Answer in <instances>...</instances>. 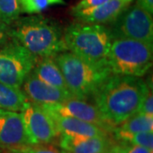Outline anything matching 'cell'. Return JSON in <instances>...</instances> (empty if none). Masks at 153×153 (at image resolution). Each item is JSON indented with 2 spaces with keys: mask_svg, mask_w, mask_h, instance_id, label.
Returning a JSON list of instances; mask_svg holds the SVG:
<instances>
[{
  "mask_svg": "<svg viewBox=\"0 0 153 153\" xmlns=\"http://www.w3.org/2000/svg\"><path fill=\"white\" fill-rule=\"evenodd\" d=\"M110 28L114 38H129L152 44V15L138 4L127 8Z\"/></svg>",
  "mask_w": 153,
  "mask_h": 153,
  "instance_id": "52a82bcc",
  "label": "cell"
},
{
  "mask_svg": "<svg viewBox=\"0 0 153 153\" xmlns=\"http://www.w3.org/2000/svg\"><path fill=\"white\" fill-rule=\"evenodd\" d=\"M27 144L21 112L0 109V148L10 150Z\"/></svg>",
  "mask_w": 153,
  "mask_h": 153,
  "instance_id": "8fae6325",
  "label": "cell"
},
{
  "mask_svg": "<svg viewBox=\"0 0 153 153\" xmlns=\"http://www.w3.org/2000/svg\"><path fill=\"white\" fill-rule=\"evenodd\" d=\"M55 60L64 76L67 89L76 99H92L100 86L112 75L106 60L90 62L69 51L60 53Z\"/></svg>",
  "mask_w": 153,
  "mask_h": 153,
  "instance_id": "3957f363",
  "label": "cell"
},
{
  "mask_svg": "<svg viewBox=\"0 0 153 153\" xmlns=\"http://www.w3.org/2000/svg\"><path fill=\"white\" fill-rule=\"evenodd\" d=\"M107 1H109V0H81L76 4V5H74L71 8V11L82 10L93 8L95 6L100 5Z\"/></svg>",
  "mask_w": 153,
  "mask_h": 153,
  "instance_id": "cb8c5ba5",
  "label": "cell"
},
{
  "mask_svg": "<svg viewBox=\"0 0 153 153\" xmlns=\"http://www.w3.org/2000/svg\"><path fill=\"white\" fill-rule=\"evenodd\" d=\"M116 128L122 132L131 134L152 132L153 116L137 112L120 125L116 127Z\"/></svg>",
  "mask_w": 153,
  "mask_h": 153,
  "instance_id": "e0dca14e",
  "label": "cell"
},
{
  "mask_svg": "<svg viewBox=\"0 0 153 153\" xmlns=\"http://www.w3.org/2000/svg\"><path fill=\"white\" fill-rule=\"evenodd\" d=\"M111 135L113 136V140L117 143H128L131 145L140 146L153 151V133L143 132V133H126L122 132L115 128Z\"/></svg>",
  "mask_w": 153,
  "mask_h": 153,
  "instance_id": "ac0fdd59",
  "label": "cell"
},
{
  "mask_svg": "<svg viewBox=\"0 0 153 153\" xmlns=\"http://www.w3.org/2000/svg\"><path fill=\"white\" fill-rule=\"evenodd\" d=\"M10 39L9 33V27L0 21V46L6 44Z\"/></svg>",
  "mask_w": 153,
  "mask_h": 153,
  "instance_id": "d4e9b609",
  "label": "cell"
},
{
  "mask_svg": "<svg viewBox=\"0 0 153 153\" xmlns=\"http://www.w3.org/2000/svg\"><path fill=\"white\" fill-rule=\"evenodd\" d=\"M48 113L53 118L60 134L83 137H104L111 135L108 132L93 123L71 117H63L51 112Z\"/></svg>",
  "mask_w": 153,
  "mask_h": 153,
  "instance_id": "5bb4252c",
  "label": "cell"
},
{
  "mask_svg": "<svg viewBox=\"0 0 153 153\" xmlns=\"http://www.w3.org/2000/svg\"><path fill=\"white\" fill-rule=\"evenodd\" d=\"M21 10L17 0H0V21L10 27L20 17Z\"/></svg>",
  "mask_w": 153,
  "mask_h": 153,
  "instance_id": "ffe728a7",
  "label": "cell"
},
{
  "mask_svg": "<svg viewBox=\"0 0 153 153\" xmlns=\"http://www.w3.org/2000/svg\"><path fill=\"white\" fill-rule=\"evenodd\" d=\"M136 4L147 11L149 14H153V0H137Z\"/></svg>",
  "mask_w": 153,
  "mask_h": 153,
  "instance_id": "484cf974",
  "label": "cell"
},
{
  "mask_svg": "<svg viewBox=\"0 0 153 153\" xmlns=\"http://www.w3.org/2000/svg\"><path fill=\"white\" fill-rule=\"evenodd\" d=\"M138 112L144 114L152 115L153 116V96H152V86L147 83V87L144 94V97L141 101V105Z\"/></svg>",
  "mask_w": 153,
  "mask_h": 153,
  "instance_id": "7402d4cb",
  "label": "cell"
},
{
  "mask_svg": "<svg viewBox=\"0 0 153 153\" xmlns=\"http://www.w3.org/2000/svg\"><path fill=\"white\" fill-rule=\"evenodd\" d=\"M9 33L37 58L55 57L67 51L60 25L42 15L19 17L9 27Z\"/></svg>",
  "mask_w": 153,
  "mask_h": 153,
  "instance_id": "7a4b0ae2",
  "label": "cell"
},
{
  "mask_svg": "<svg viewBox=\"0 0 153 153\" xmlns=\"http://www.w3.org/2000/svg\"><path fill=\"white\" fill-rule=\"evenodd\" d=\"M21 114L29 144H50L60 136L53 118L39 105L28 101Z\"/></svg>",
  "mask_w": 153,
  "mask_h": 153,
  "instance_id": "ba28073f",
  "label": "cell"
},
{
  "mask_svg": "<svg viewBox=\"0 0 153 153\" xmlns=\"http://www.w3.org/2000/svg\"><path fill=\"white\" fill-rule=\"evenodd\" d=\"M39 105L48 112L55 113L63 117H71L79 120L93 123L108 132L110 134L114 129L105 122L97 107L94 105L87 102L86 100L72 98L56 104Z\"/></svg>",
  "mask_w": 153,
  "mask_h": 153,
  "instance_id": "9c48e42d",
  "label": "cell"
},
{
  "mask_svg": "<svg viewBox=\"0 0 153 153\" xmlns=\"http://www.w3.org/2000/svg\"><path fill=\"white\" fill-rule=\"evenodd\" d=\"M123 1H126V2H128V3H131L133 0H123Z\"/></svg>",
  "mask_w": 153,
  "mask_h": 153,
  "instance_id": "83f0119b",
  "label": "cell"
},
{
  "mask_svg": "<svg viewBox=\"0 0 153 153\" xmlns=\"http://www.w3.org/2000/svg\"><path fill=\"white\" fill-rule=\"evenodd\" d=\"M8 153H65L49 144H27L7 150Z\"/></svg>",
  "mask_w": 153,
  "mask_h": 153,
  "instance_id": "44dd1931",
  "label": "cell"
},
{
  "mask_svg": "<svg viewBox=\"0 0 153 153\" xmlns=\"http://www.w3.org/2000/svg\"><path fill=\"white\" fill-rule=\"evenodd\" d=\"M129 4L130 3L123 0H109L100 5L71 13L77 22L105 25L114 22Z\"/></svg>",
  "mask_w": 153,
  "mask_h": 153,
  "instance_id": "7c38bea8",
  "label": "cell"
},
{
  "mask_svg": "<svg viewBox=\"0 0 153 153\" xmlns=\"http://www.w3.org/2000/svg\"><path fill=\"white\" fill-rule=\"evenodd\" d=\"M21 13L37 15L49 7L57 4H65V0H17Z\"/></svg>",
  "mask_w": 153,
  "mask_h": 153,
  "instance_id": "d6986e66",
  "label": "cell"
},
{
  "mask_svg": "<svg viewBox=\"0 0 153 153\" xmlns=\"http://www.w3.org/2000/svg\"><path fill=\"white\" fill-rule=\"evenodd\" d=\"M22 91L28 100L38 105H50L74 98L69 91L45 83L31 71L22 83Z\"/></svg>",
  "mask_w": 153,
  "mask_h": 153,
  "instance_id": "30bf717a",
  "label": "cell"
},
{
  "mask_svg": "<svg viewBox=\"0 0 153 153\" xmlns=\"http://www.w3.org/2000/svg\"><path fill=\"white\" fill-rule=\"evenodd\" d=\"M0 153H1V151H0Z\"/></svg>",
  "mask_w": 153,
  "mask_h": 153,
  "instance_id": "f1b7e54d",
  "label": "cell"
},
{
  "mask_svg": "<svg viewBox=\"0 0 153 153\" xmlns=\"http://www.w3.org/2000/svg\"><path fill=\"white\" fill-rule=\"evenodd\" d=\"M32 71L38 79L45 83L62 90L69 91L55 57L38 58Z\"/></svg>",
  "mask_w": 153,
  "mask_h": 153,
  "instance_id": "9a60e30c",
  "label": "cell"
},
{
  "mask_svg": "<svg viewBox=\"0 0 153 153\" xmlns=\"http://www.w3.org/2000/svg\"><path fill=\"white\" fill-rule=\"evenodd\" d=\"M37 60L35 55L10 38L0 46V82L10 87L22 88Z\"/></svg>",
  "mask_w": 153,
  "mask_h": 153,
  "instance_id": "8992f818",
  "label": "cell"
},
{
  "mask_svg": "<svg viewBox=\"0 0 153 153\" xmlns=\"http://www.w3.org/2000/svg\"><path fill=\"white\" fill-rule=\"evenodd\" d=\"M114 140L110 136L83 137L60 134V147L65 153H107Z\"/></svg>",
  "mask_w": 153,
  "mask_h": 153,
  "instance_id": "4fadbf2b",
  "label": "cell"
},
{
  "mask_svg": "<svg viewBox=\"0 0 153 153\" xmlns=\"http://www.w3.org/2000/svg\"><path fill=\"white\" fill-rule=\"evenodd\" d=\"M113 148L117 153H152L147 148L128 143H114Z\"/></svg>",
  "mask_w": 153,
  "mask_h": 153,
  "instance_id": "603a6c76",
  "label": "cell"
},
{
  "mask_svg": "<svg viewBox=\"0 0 153 153\" xmlns=\"http://www.w3.org/2000/svg\"><path fill=\"white\" fill-rule=\"evenodd\" d=\"M28 101L21 88L10 87L0 82V109L22 112Z\"/></svg>",
  "mask_w": 153,
  "mask_h": 153,
  "instance_id": "2e32d148",
  "label": "cell"
},
{
  "mask_svg": "<svg viewBox=\"0 0 153 153\" xmlns=\"http://www.w3.org/2000/svg\"><path fill=\"white\" fill-rule=\"evenodd\" d=\"M146 87L140 77L112 74L92 100L105 122L115 128L139 111Z\"/></svg>",
  "mask_w": 153,
  "mask_h": 153,
  "instance_id": "6da1fadb",
  "label": "cell"
},
{
  "mask_svg": "<svg viewBox=\"0 0 153 153\" xmlns=\"http://www.w3.org/2000/svg\"><path fill=\"white\" fill-rule=\"evenodd\" d=\"M66 50L90 62L105 60L113 37L105 25L74 22L63 31Z\"/></svg>",
  "mask_w": 153,
  "mask_h": 153,
  "instance_id": "277c9868",
  "label": "cell"
},
{
  "mask_svg": "<svg viewBox=\"0 0 153 153\" xmlns=\"http://www.w3.org/2000/svg\"><path fill=\"white\" fill-rule=\"evenodd\" d=\"M107 153H117V152H116V150L113 148V145H112V146L111 147V149L108 151V152Z\"/></svg>",
  "mask_w": 153,
  "mask_h": 153,
  "instance_id": "4316f807",
  "label": "cell"
},
{
  "mask_svg": "<svg viewBox=\"0 0 153 153\" xmlns=\"http://www.w3.org/2000/svg\"><path fill=\"white\" fill-rule=\"evenodd\" d=\"M112 74L141 77L152 66L153 45L129 38H114L105 58Z\"/></svg>",
  "mask_w": 153,
  "mask_h": 153,
  "instance_id": "5b68a950",
  "label": "cell"
}]
</instances>
